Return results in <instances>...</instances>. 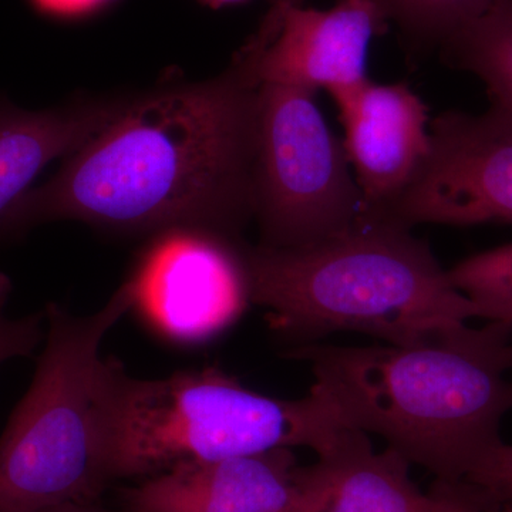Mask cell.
<instances>
[{"instance_id": "cell-1", "label": "cell", "mask_w": 512, "mask_h": 512, "mask_svg": "<svg viewBox=\"0 0 512 512\" xmlns=\"http://www.w3.org/2000/svg\"><path fill=\"white\" fill-rule=\"evenodd\" d=\"M261 86L245 43L214 79L130 97L55 177L20 198L5 244L60 220L126 237L200 228L242 239L254 220Z\"/></svg>"}, {"instance_id": "cell-2", "label": "cell", "mask_w": 512, "mask_h": 512, "mask_svg": "<svg viewBox=\"0 0 512 512\" xmlns=\"http://www.w3.org/2000/svg\"><path fill=\"white\" fill-rule=\"evenodd\" d=\"M511 338V325L487 322L419 345L306 343L288 356L309 363L312 392L342 427L377 434L439 483L458 484L503 443Z\"/></svg>"}, {"instance_id": "cell-3", "label": "cell", "mask_w": 512, "mask_h": 512, "mask_svg": "<svg viewBox=\"0 0 512 512\" xmlns=\"http://www.w3.org/2000/svg\"><path fill=\"white\" fill-rule=\"evenodd\" d=\"M245 265L251 303L301 345L335 332L419 345L478 318L429 244L392 222L362 217L305 247L247 244Z\"/></svg>"}, {"instance_id": "cell-4", "label": "cell", "mask_w": 512, "mask_h": 512, "mask_svg": "<svg viewBox=\"0 0 512 512\" xmlns=\"http://www.w3.org/2000/svg\"><path fill=\"white\" fill-rule=\"evenodd\" d=\"M343 429L312 390L295 400L265 396L215 367L137 379L116 357L104 359L110 483L276 448H312L319 456Z\"/></svg>"}, {"instance_id": "cell-5", "label": "cell", "mask_w": 512, "mask_h": 512, "mask_svg": "<svg viewBox=\"0 0 512 512\" xmlns=\"http://www.w3.org/2000/svg\"><path fill=\"white\" fill-rule=\"evenodd\" d=\"M133 303L126 281L92 315L46 306L45 349L0 436V512L96 503L110 484L100 349Z\"/></svg>"}, {"instance_id": "cell-6", "label": "cell", "mask_w": 512, "mask_h": 512, "mask_svg": "<svg viewBox=\"0 0 512 512\" xmlns=\"http://www.w3.org/2000/svg\"><path fill=\"white\" fill-rule=\"evenodd\" d=\"M315 96L295 87L261 86L254 175L261 247H305L346 231L365 214L343 141Z\"/></svg>"}, {"instance_id": "cell-7", "label": "cell", "mask_w": 512, "mask_h": 512, "mask_svg": "<svg viewBox=\"0 0 512 512\" xmlns=\"http://www.w3.org/2000/svg\"><path fill=\"white\" fill-rule=\"evenodd\" d=\"M245 242L200 228L153 235L127 279L131 312L171 345H205L251 305Z\"/></svg>"}, {"instance_id": "cell-8", "label": "cell", "mask_w": 512, "mask_h": 512, "mask_svg": "<svg viewBox=\"0 0 512 512\" xmlns=\"http://www.w3.org/2000/svg\"><path fill=\"white\" fill-rule=\"evenodd\" d=\"M407 229L419 224H512V113L450 110L430 123V148L412 183L365 215Z\"/></svg>"}, {"instance_id": "cell-9", "label": "cell", "mask_w": 512, "mask_h": 512, "mask_svg": "<svg viewBox=\"0 0 512 512\" xmlns=\"http://www.w3.org/2000/svg\"><path fill=\"white\" fill-rule=\"evenodd\" d=\"M389 26L370 0H338L329 9L272 0L247 45L261 84L332 96L370 79V45Z\"/></svg>"}, {"instance_id": "cell-10", "label": "cell", "mask_w": 512, "mask_h": 512, "mask_svg": "<svg viewBox=\"0 0 512 512\" xmlns=\"http://www.w3.org/2000/svg\"><path fill=\"white\" fill-rule=\"evenodd\" d=\"M127 512H325L328 491L316 464L292 448L207 463H184L121 493Z\"/></svg>"}, {"instance_id": "cell-11", "label": "cell", "mask_w": 512, "mask_h": 512, "mask_svg": "<svg viewBox=\"0 0 512 512\" xmlns=\"http://www.w3.org/2000/svg\"><path fill=\"white\" fill-rule=\"evenodd\" d=\"M345 128V146L362 192L365 214L382 210L412 183L430 148L424 101L407 84L367 79L332 94Z\"/></svg>"}, {"instance_id": "cell-12", "label": "cell", "mask_w": 512, "mask_h": 512, "mask_svg": "<svg viewBox=\"0 0 512 512\" xmlns=\"http://www.w3.org/2000/svg\"><path fill=\"white\" fill-rule=\"evenodd\" d=\"M316 467L328 491L325 512H494L467 483L436 481L421 493L409 461L390 447L376 453L359 430L340 431Z\"/></svg>"}, {"instance_id": "cell-13", "label": "cell", "mask_w": 512, "mask_h": 512, "mask_svg": "<svg viewBox=\"0 0 512 512\" xmlns=\"http://www.w3.org/2000/svg\"><path fill=\"white\" fill-rule=\"evenodd\" d=\"M130 97L73 101L42 111L0 99V245L10 212L50 161L69 157L104 130Z\"/></svg>"}, {"instance_id": "cell-14", "label": "cell", "mask_w": 512, "mask_h": 512, "mask_svg": "<svg viewBox=\"0 0 512 512\" xmlns=\"http://www.w3.org/2000/svg\"><path fill=\"white\" fill-rule=\"evenodd\" d=\"M439 50L448 66L476 76L491 103L512 113V0H494Z\"/></svg>"}, {"instance_id": "cell-15", "label": "cell", "mask_w": 512, "mask_h": 512, "mask_svg": "<svg viewBox=\"0 0 512 512\" xmlns=\"http://www.w3.org/2000/svg\"><path fill=\"white\" fill-rule=\"evenodd\" d=\"M414 50L440 49L494 0H370Z\"/></svg>"}, {"instance_id": "cell-16", "label": "cell", "mask_w": 512, "mask_h": 512, "mask_svg": "<svg viewBox=\"0 0 512 512\" xmlns=\"http://www.w3.org/2000/svg\"><path fill=\"white\" fill-rule=\"evenodd\" d=\"M447 274L451 285L474 303L478 318L512 326V242L468 256Z\"/></svg>"}, {"instance_id": "cell-17", "label": "cell", "mask_w": 512, "mask_h": 512, "mask_svg": "<svg viewBox=\"0 0 512 512\" xmlns=\"http://www.w3.org/2000/svg\"><path fill=\"white\" fill-rule=\"evenodd\" d=\"M12 281L0 272V366L16 357H30L46 339L45 309L23 318L6 315Z\"/></svg>"}, {"instance_id": "cell-18", "label": "cell", "mask_w": 512, "mask_h": 512, "mask_svg": "<svg viewBox=\"0 0 512 512\" xmlns=\"http://www.w3.org/2000/svg\"><path fill=\"white\" fill-rule=\"evenodd\" d=\"M471 485L495 512L512 501V444L500 443L468 474Z\"/></svg>"}, {"instance_id": "cell-19", "label": "cell", "mask_w": 512, "mask_h": 512, "mask_svg": "<svg viewBox=\"0 0 512 512\" xmlns=\"http://www.w3.org/2000/svg\"><path fill=\"white\" fill-rule=\"evenodd\" d=\"M113 0H30L33 8L40 13L53 18H76V16L90 15L104 6L110 5Z\"/></svg>"}, {"instance_id": "cell-20", "label": "cell", "mask_w": 512, "mask_h": 512, "mask_svg": "<svg viewBox=\"0 0 512 512\" xmlns=\"http://www.w3.org/2000/svg\"><path fill=\"white\" fill-rule=\"evenodd\" d=\"M40 512H109L99 507L97 503H67L57 507L47 508Z\"/></svg>"}, {"instance_id": "cell-21", "label": "cell", "mask_w": 512, "mask_h": 512, "mask_svg": "<svg viewBox=\"0 0 512 512\" xmlns=\"http://www.w3.org/2000/svg\"><path fill=\"white\" fill-rule=\"evenodd\" d=\"M204 2L210 3L212 6H225L232 5V3L244 2V0H204Z\"/></svg>"}, {"instance_id": "cell-22", "label": "cell", "mask_w": 512, "mask_h": 512, "mask_svg": "<svg viewBox=\"0 0 512 512\" xmlns=\"http://www.w3.org/2000/svg\"><path fill=\"white\" fill-rule=\"evenodd\" d=\"M497 512H512V501L511 503L504 504Z\"/></svg>"}, {"instance_id": "cell-23", "label": "cell", "mask_w": 512, "mask_h": 512, "mask_svg": "<svg viewBox=\"0 0 512 512\" xmlns=\"http://www.w3.org/2000/svg\"><path fill=\"white\" fill-rule=\"evenodd\" d=\"M508 360H510V369L512 370V343L510 346V350H508Z\"/></svg>"}]
</instances>
